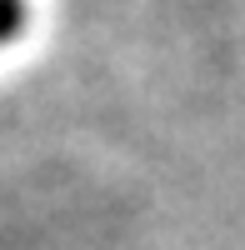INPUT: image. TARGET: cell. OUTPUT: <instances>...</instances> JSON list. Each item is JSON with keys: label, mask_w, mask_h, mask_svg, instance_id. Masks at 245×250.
Wrapping results in <instances>:
<instances>
[{"label": "cell", "mask_w": 245, "mask_h": 250, "mask_svg": "<svg viewBox=\"0 0 245 250\" xmlns=\"http://www.w3.org/2000/svg\"><path fill=\"white\" fill-rule=\"evenodd\" d=\"M15 25H20V5L15 0H0V40L15 35Z\"/></svg>", "instance_id": "6da1fadb"}]
</instances>
